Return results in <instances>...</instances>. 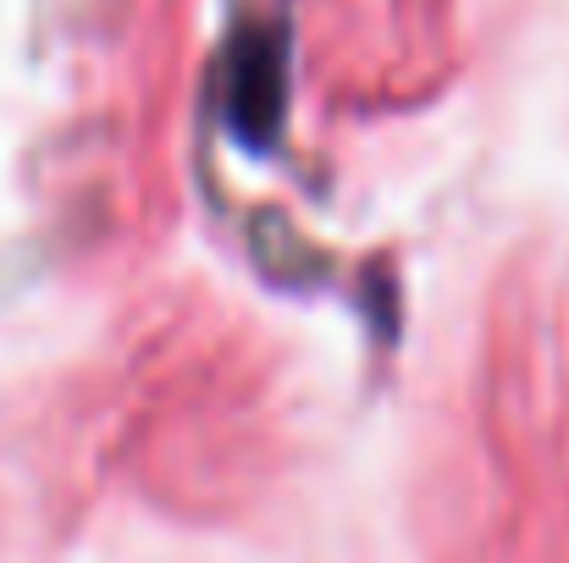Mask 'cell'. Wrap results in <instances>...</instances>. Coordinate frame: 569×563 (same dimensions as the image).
Returning <instances> with one entry per match:
<instances>
[{
    "label": "cell",
    "mask_w": 569,
    "mask_h": 563,
    "mask_svg": "<svg viewBox=\"0 0 569 563\" xmlns=\"http://www.w3.org/2000/svg\"><path fill=\"white\" fill-rule=\"evenodd\" d=\"M249 67L232 78V122L243 133H271L282 117V39H249Z\"/></svg>",
    "instance_id": "6da1fadb"
}]
</instances>
